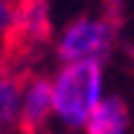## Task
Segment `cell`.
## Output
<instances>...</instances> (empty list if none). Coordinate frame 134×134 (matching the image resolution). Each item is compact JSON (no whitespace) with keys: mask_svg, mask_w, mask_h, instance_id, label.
I'll return each instance as SVG.
<instances>
[{"mask_svg":"<svg viewBox=\"0 0 134 134\" xmlns=\"http://www.w3.org/2000/svg\"><path fill=\"white\" fill-rule=\"evenodd\" d=\"M102 62H70L54 78V113L67 129H83L102 102Z\"/></svg>","mask_w":134,"mask_h":134,"instance_id":"cell-2","label":"cell"},{"mask_svg":"<svg viewBox=\"0 0 134 134\" xmlns=\"http://www.w3.org/2000/svg\"><path fill=\"white\" fill-rule=\"evenodd\" d=\"M54 113V81L46 75H32L27 86L24 102H21V115H19V134H46L48 118Z\"/></svg>","mask_w":134,"mask_h":134,"instance_id":"cell-3","label":"cell"},{"mask_svg":"<svg viewBox=\"0 0 134 134\" xmlns=\"http://www.w3.org/2000/svg\"><path fill=\"white\" fill-rule=\"evenodd\" d=\"M126 19L124 0H99L97 11L75 16L57 40V57L70 62H105L115 48Z\"/></svg>","mask_w":134,"mask_h":134,"instance_id":"cell-1","label":"cell"},{"mask_svg":"<svg viewBox=\"0 0 134 134\" xmlns=\"http://www.w3.org/2000/svg\"><path fill=\"white\" fill-rule=\"evenodd\" d=\"M129 107L121 97H105L94 107L91 118L86 121V134H126L129 131Z\"/></svg>","mask_w":134,"mask_h":134,"instance_id":"cell-5","label":"cell"},{"mask_svg":"<svg viewBox=\"0 0 134 134\" xmlns=\"http://www.w3.org/2000/svg\"><path fill=\"white\" fill-rule=\"evenodd\" d=\"M32 75H35L32 70L0 67V129L19 126L21 102H24V94H27Z\"/></svg>","mask_w":134,"mask_h":134,"instance_id":"cell-4","label":"cell"},{"mask_svg":"<svg viewBox=\"0 0 134 134\" xmlns=\"http://www.w3.org/2000/svg\"><path fill=\"white\" fill-rule=\"evenodd\" d=\"M16 5H19V0H0V48H3L5 32H8L11 21L16 16Z\"/></svg>","mask_w":134,"mask_h":134,"instance_id":"cell-6","label":"cell"}]
</instances>
